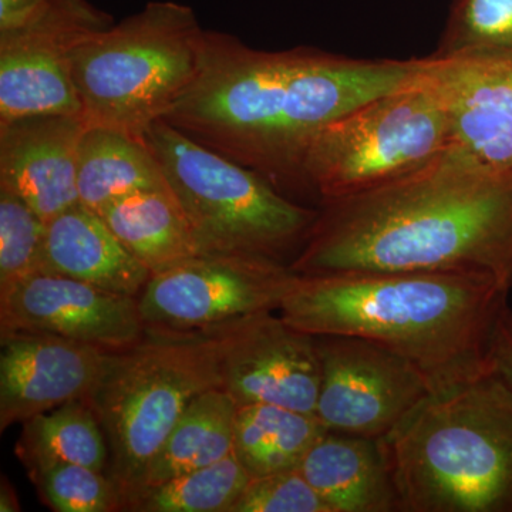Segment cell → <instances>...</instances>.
Returning a JSON list of instances; mask_svg holds the SVG:
<instances>
[{"label":"cell","instance_id":"6da1fadb","mask_svg":"<svg viewBox=\"0 0 512 512\" xmlns=\"http://www.w3.org/2000/svg\"><path fill=\"white\" fill-rule=\"evenodd\" d=\"M423 63L261 52L207 32L200 72L163 120L276 188L303 187V157L320 131L412 82Z\"/></svg>","mask_w":512,"mask_h":512},{"label":"cell","instance_id":"7a4b0ae2","mask_svg":"<svg viewBox=\"0 0 512 512\" xmlns=\"http://www.w3.org/2000/svg\"><path fill=\"white\" fill-rule=\"evenodd\" d=\"M289 266L301 275L478 272L512 289V170L453 143L399 180L320 202Z\"/></svg>","mask_w":512,"mask_h":512},{"label":"cell","instance_id":"3957f363","mask_svg":"<svg viewBox=\"0 0 512 512\" xmlns=\"http://www.w3.org/2000/svg\"><path fill=\"white\" fill-rule=\"evenodd\" d=\"M511 289L478 272L296 274L279 315L313 336L372 340L446 392L491 373Z\"/></svg>","mask_w":512,"mask_h":512},{"label":"cell","instance_id":"277c9868","mask_svg":"<svg viewBox=\"0 0 512 512\" xmlns=\"http://www.w3.org/2000/svg\"><path fill=\"white\" fill-rule=\"evenodd\" d=\"M402 512H512V390L495 373L431 394L382 439Z\"/></svg>","mask_w":512,"mask_h":512},{"label":"cell","instance_id":"5b68a950","mask_svg":"<svg viewBox=\"0 0 512 512\" xmlns=\"http://www.w3.org/2000/svg\"><path fill=\"white\" fill-rule=\"evenodd\" d=\"M207 32L190 6L150 2L74 47L72 76L89 127L141 138L200 72Z\"/></svg>","mask_w":512,"mask_h":512},{"label":"cell","instance_id":"8992f818","mask_svg":"<svg viewBox=\"0 0 512 512\" xmlns=\"http://www.w3.org/2000/svg\"><path fill=\"white\" fill-rule=\"evenodd\" d=\"M143 140L157 158L201 254L258 256L285 264L286 256L296 258L302 251L319 208L289 200L261 174L167 121H156Z\"/></svg>","mask_w":512,"mask_h":512},{"label":"cell","instance_id":"52a82bcc","mask_svg":"<svg viewBox=\"0 0 512 512\" xmlns=\"http://www.w3.org/2000/svg\"><path fill=\"white\" fill-rule=\"evenodd\" d=\"M212 387H220L214 363L195 333L147 329L137 345L111 353L86 402L106 436V474L123 505L143 485L188 403Z\"/></svg>","mask_w":512,"mask_h":512},{"label":"cell","instance_id":"ba28073f","mask_svg":"<svg viewBox=\"0 0 512 512\" xmlns=\"http://www.w3.org/2000/svg\"><path fill=\"white\" fill-rule=\"evenodd\" d=\"M420 73L323 128L302 161V185L320 202L373 190L419 170L453 144L436 87Z\"/></svg>","mask_w":512,"mask_h":512},{"label":"cell","instance_id":"9c48e42d","mask_svg":"<svg viewBox=\"0 0 512 512\" xmlns=\"http://www.w3.org/2000/svg\"><path fill=\"white\" fill-rule=\"evenodd\" d=\"M296 272L274 259L204 254L153 275L138 296L146 329L195 332L278 312Z\"/></svg>","mask_w":512,"mask_h":512},{"label":"cell","instance_id":"30bf717a","mask_svg":"<svg viewBox=\"0 0 512 512\" xmlns=\"http://www.w3.org/2000/svg\"><path fill=\"white\" fill-rule=\"evenodd\" d=\"M214 363L218 386L241 404H275L315 414L320 387L316 336L275 311L195 330Z\"/></svg>","mask_w":512,"mask_h":512},{"label":"cell","instance_id":"8fae6325","mask_svg":"<svg viewBox=\"0 0 512 512\" xmlns=\"http://www.w3.org/2000/svg\"><path fill=\"white\" fill-rule=\"evenodd\" d=\"M320 387L315 416L332 433L384 439L433 390L402 356L356 336H316Z\"/></svg>","mask_w":512,"mask_h":512},{"label":"cell","instance_id":"7c38bea8","mask_svg":"<svg viewBox=\"0 0 512 512\" xmlns=\"http://www.w3.org/2000/svg\"><path fill=\"white\" fill-rule=\"evenodd\" d=\"M114 25L87 0H45L25 26L0 33V124L33 116H79L72 52Z\"/></svg>","mask_w":512,"mask_h":512},{"label":"cell","instance_id":"4fadbf2b","mask_svg":"<svg viewBox=\"0 0 512 512\" xmlns=\"http://www.w3.org/2000/svg\"><path fill=\"white\" fill-rule=\"evenodd\" d=\"M37 333L121 352L147 329L136 296L53 274H36L0 289V336Z\"/></svg>","mask_w":512,"mask_h":512},{"label":"cell","instance_id":"5bb4252c","mask_svg":"<svg viewBox=\"0 0 512 512\" xmlns=\"http://www.w3.org/2000/svg\"><path fill=\"white\" fill-rule=\"evenodd\" d=\"M453 143L477 161L512 170V52L426 57Z\"/></svg>","mask_w":512,"mask_h":512},{"label":"cell","instance_id":"9a60e30c","mask_svg":"<svg viewBox=\"0 0 512 512\" xmlns=\"http://www.w3.org/2000/svg\"><path fill=\"white\" fill-rule=\"evenodd\" d=\"M0 430L87 400L113 352L37 333L0 336Z\"/></svg>","mask_w":512,"mask_h":512},{"label":"cell","instance_id":"2e32d148","mask_svg":"<svg viewBox=\"0 0 512 512\" xmlns=\"http://www.w3.org/2000/svg\"><path fill=\"white\" fill-rule=\"evenodd\" d=\"M79 116H33L0 124V188L22 198L49 222L79 204Z\"/></svg>","mask_w":512,"mask_h":512},{"label":"cell","instance_id":"e0dca14e","mask_svg":"<svg viewBox=\"0 0 512 512\" xmlns=\"http://www.w3.org/2000/svg\"><path fill=\"white\" fill-rule=\"evenodd\" d=\"M40 274L67 276L136 298L153 276L101 215L80 202L47 222Z\"/></svg>","mask_w":512,"mask_h":512},{"label":"cell","instance_id":"ac0fdd59","mask_svg":"<svg viewBox=\"0 0 512 512\" xmlns=\"http://www.w3.org/2000/svg\"><path fill=\"white\" fill-rule=\"evenodd\" d=\"M298 468L330 512L400 511L382 439L328 431Z\"/></svg>","mask_w":512,"mask_h":512},{"label":"cell","instance_id":"d6986e66","mask_svg":"<svg viewBox=\"0 0 512 512\" xmlns=\"http://www.w3.org/2000/svg\"><path fill=\"white\" fill-rule=\"evenodd\" d=\"M168 188L157 158L141 138L106 127H86L77 150V194L97 214L141 191Z\"/></svg>","mask_w":512,"mask_h":512},{"label":"cell","instance_id":"ffe728a7","mask_svg":"<svg viewBox=\"0 0 512 512\" xmlns=\"http://www.w3.org/2000/svg\"><path fill=\"white\" fill-rule=\"evenodd\" d=\"M99 214L151 275L204 255L170 188L127 195Z\"/></svg>","mask_w":512,"mask_h":512},{"label":"cell","instance_id":"44dd1931","mask_svg":"<svg viewBox=\"0 0 512 512\" xmlns=\"http://www.w3.org/2000/svg\"><path fill=\"white\" fill-rule=\"evenodd\" d=\"M328 429L313 413L275 404L237 407L232 453L251 478L293 470Z\"/></svg>","mask_w":512,"mask_h":512},{"label":"cell","instance_id":"7402d4cb","mask_svg":"<svg viewBox=\"0 0 512 512\" xmlns=\"http://www.w3.org/2000/svg\"><path fill=\"white\" fill-rule=\"evenodd\" d=\"M237 407L220 387L197 394L175 424L141 487L210 466L232 454Z\"/></svg>","mask_w":512,"mask_h":512},{"label":"cell","instance_id":"603a6c76","mask_svg":"<svg viewBox=\"0 0 512 512\" xmlns=\"http://www.w3.org/2000/svg\"><path fill=\"white\" fill-rule=\"evenodd\" d=\"M16 456L28 470L69 463L106 473L109 447L93 407L77 400L25 421Z\"/></svg>","mask_w":512,"mask_h":512},{"label":"cell","instance_id":"cb8c5ba5","mask_svg":"<svg viewBox=\"0 0 512 512\" xmlns=\"http://www.w3.org/2000/svg\"><path fill=\"white\" fill-rule=\"evenodd\" d=\"M249 481L251 476L232 453L210 466L141 487L127 498L123 511L231 512Z\"/></svg>","mask_w":512,"mask_h":512},{"label":"cell","instance_id":"d4e9b609","mask_svg":"<svg viewBox=\"0 0 512 512\" xmlns=\"http://www.w3.org/2000/svg\"><path fill=\"white\" fill-rule=\"evenodd\" d=\"M512 52V0H454L434 56Z\"/></svg>","mask_w":512,"mask_h":512},{"label":"cell","instance_id":"484cf974","mask_svg":"<svg viewBox=\"0 0 512 512\" xmlns=\"http://www.w3.org/2000/svg\"><path fill=\"white\" fill-rule=\"evenodd\" d=\"M47 507L56 512L123 511L116 484L103 471L57 463L28 470Z\"/></svg>","mask_w":512,"mask_h":512},{"label":"cell","instance_id":"4316f807","mask_svg":"<svg viewBox=\"0 0 512 512\" xmlns=\"http://www.w3.org/2000/svg\"><path fill=\"white\" fill-rule=\"evenodd\" d=\"M46 228L22 198L0 188V289L42 272Z\"/></svg>","mask_w":512,"mask_h":512},{"label":"cell","instance_id":"83f0119b","mask_svg":"<svg viewBox=\"0 0 512 512\" xmlns=\"http://www.w3.org/2000/svg\"><path fill=\"white\" fill-rule=\"evenodd\" d=\"M231 512H330L299 468L251 478Z\"/></svg>","mask_w":512,"mask_h":512},{"label":"cell","instance_id":"f1b7e54d","mask_svg":"<svg viewBox=\"0 0 512 512\" xmlns=\"http://www.w3.org/2000/svg\"><path fill=\"white\" fill-rule=\"evenodd\" d=\"M491 372L512 390V309L508 306L495 329L491 345Z\"/></svg>","mask_w":512,"mask_h":512},{"label":"cell","instance_id":"f546056e","mask_svg":"<svg viewBox=\"0 0 512 512\" xmlns=\"http://www.w3.org/2000/svg\"><path fill=\"white\" fill-rule=\"evenodd\" d=\"M0 511H20L18 495H16V491L10 485L8 478L5 477H2V485H0Z\"/></svg>","mask_w":512,"mask_h":512}]
</instances>
